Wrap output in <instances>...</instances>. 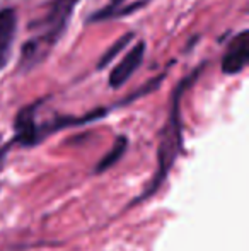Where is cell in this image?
<instances>
[{
    "label": "cell",
    "instance_id": "52a82bcc",
    "mask_svg": "<svg viewBox=\"0 0 249 251\" xmlns=\"http://www.w3.org/2000/svg\"><path fill=\"white\" fill-rule=\"evenodd\" d=\"M149 0H142V2H133V3H126L123 5L125 0H110L104 9L94 12L92 16L87 19V23H103V21H110V19H116V17H125L128 14H133L135 10L142 9L143 5H147Z\"/></svg>",
    "mask_w": 249,
    "mask_h": 251
},
{
    "label": "cell",
    "instance_id": "8992f818",
    "mask_svg": "<svg viewBox=\"0 0 249 251\" xmlns=\"http://www.w3.org/2000/svg\"><path fill=\"white\" fill-rule=\"evenodd\" d=\"M17 34V12L12 7L0 9V70L9 63Z\"/></svg>",
    "mask_w": 249,
    "mask_h": 251
},
{
    "label": "cell",
    "instance_id": "6da1fadb",
    "mask_svg": "<svg viewBox=\"0 0 249 251\" xmlns=\"http://www.w3.org/2000/svg\"><path fill=\"white\" fill-rule=\"evenodd\" d=\"M80 0H50L46 14L29 24L33 36L21 48L19 72H31L45 62L62 40Z\"/></svg>",
    "mask_w": 249,
    "mask_h": 251
},
{
    "label": "cell",
    "instance_id": "30bf717a",
    "mask_svg": "<svg viewBox=\"0 0 249 251\" xmlns=\"http://www.w3.org/2000/svg\"><path fill=\"white\" fill-rule=\"evenodd\" d=\"M7 149H9V146H3V144H2V139H0V161H2V159L5 157Z\"/></svg>",
    "mask_w": 249,
    "mask_h": 251
},
{
    "label": "cell",
    "instance_id": "3957f363",
    "mask_svg": "<svg viewBox=\"0 0 249 251\" xmlns=\"http://www.w3.org/2000/svg\"><path fill=\"white\" fill-rule=\"evenodd\" d=\"M249 62V31L244 29L239 34H236L230 41L229 48L224 53L220 69L226 75H236L246 69Z\"/></svg>",
    "mask_w": 249,
    "mask_h": 251
},
{
    "label": "cell",
    "instance_id": "7a4b0ae2",
    "mask_svg": "<svg viewBox=\"0 0 249 251\" xmlns=\"http://www.w3.org/2000/svg\"><path fill=\"white\" fill-rule=\"evenodd\" d=\"M205 63H202L200 67H196L189 75L184 77L183 80H180L173 93V100H171V111L169 118L166 122L162 133H160V144L159 151H157V159H159V171H157L154 181L147 186V190L142 195L136 199V201L145 200L147 197H150L152 193H156L159 190V186L162 185V181L167 178L171 168L176 162V157L181 154L183 149V126H181V100H183L184 93L196 82V79L202 74Z\"/></svg>",
    "mask_w": 249,
    "mask_h": 251
},
{
    "label": "cell",
    "instance_id": "ba28073f",
    "mask_svg": "<svg viewBox=\"0 0 249 251\" xmlns=\"http://www.w3.org/2000/svg\"><path fill=\"white\" fill-rule=\"evenodd\" d=\"M126 146H128V139H126V137H123V135L118 137L116 142H114V146L111 147V151L108 152V154L104 155V157L99 161V164L96 166L94 173H104L106 169L113 168V166L116 164V162L121 159V155L125 154Z\"/></svg>",
    "mask_w": 249,
    "mask_h": 251
},
{
    "label": "cell",
    "instance_id": "5b68a950",
    "mask_svg": "<svg viewBox=\"0 0 249 251\" xmlns=\"http://www.w3.org/2000/svg\"><path fill=\"white\" fill-rule=\"evenodd\" d=\"M143 56H145V43L138 41L135 43V47L132 48L126 55L121 58V62L118 65L113 67V70L110 72V87L111 89H120L130 80V77L135 74V70L142 65Z\"/></svg>",
    "mask_w": 249,
    "mask_h": 251
},
{
    "label": "cell",
    "instance_id": "9c48e42d",
    "mask_svg": "<svg viewBox=\"0 0 249 251\" xmlns=\"http://www.w3.org/2000/svg\"><path fill=\"white\" fill-rule=\"evenodd\" d=\"M135 38V33H126L123 36L120 38L118 41H114L113 47H110L106 50L103 56H101V60L97 62V69H104V67H108L111 62H113V58H116V55H120L121 51L126 48V45L130 43V41Z\"/></svg>",
    "mask_w": 249,
    "mask_h": 251
},
{
    "label": "cell",
    "instance_id": "277c9868",
    "mask_svg": "<svg viewBox=\"0 0 249 251\" xmlns=\"http://www.w3.org/2000/svg\"><path fill=\"white\" fill-rule=\"evenodd\" d=\"M43 101H36L33 104H27L26 108H23L16 116V122H14V130H16V140L17 144L24 147L36 146L40 140V133H38V108Z\"/></svg>",
    "mask_w": 249,
    "mask_h": 251
}]
</instances>
